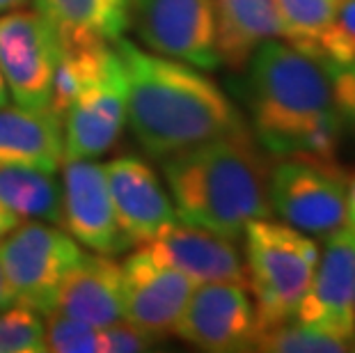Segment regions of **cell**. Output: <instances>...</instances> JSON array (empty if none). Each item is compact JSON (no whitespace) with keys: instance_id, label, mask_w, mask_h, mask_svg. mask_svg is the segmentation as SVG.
Returning a JSON list of instances; mask_svg holds the SVG:
<instances>
[{"instance_id":"9","label":"cell","mask_w":355,"mask_h":353,"mask_svg":"<svg viewBox=\"0 0 355 353\" xmlns=\"http://www.w3.org/2000/svg\"><path fill=\"white\" fill-rule=\"evenodd\" d=\"M257 333L254 300L239 282L195 284L175 328L179 340L209 353L254 351Z\"/></svg>"},{"instance_id":"26","label":"cell","mask_w":355,"mask_h":353,"mask_svg":"<svg viewBox=\"0 0 355 353\" xmlns=\"http://www.w3.org/2000/svg\"><path fill=\"white\" fill-rule=\"evenodd\" d=\"M323 64L355 62V0H339L319 46Z\"/></svg>"},{"instance_id":"14","label":"cell","mask_w":355,"mask_h":353,"mask_svg":"<svg viewBox=\"0 0 355 353\" xmlns=\"http://www.w3.org/2000/svg\"><path fill=\"white\" fill-rule=\"evenodd\" d=\"M138 248L163 264L177 268L195 284L239 282L248 287L245 259L241 257L234 239L198 225L172 221Z\"/></svg>"},{"instance_id":"31","label":"cell","mask_w":355,"mask_h":353,"mask_svg":"<svg viewBox=\"0 0 355 353\" xmlns=\"http://www.w3.org/2000/svg\"><path fill=\"white\" fill-rule=\"evenodd\" d=\"M14 300H17V298H14L10 284H7V280H5L3 266H0V310H3V307H7V305H12Z\"/></svg>"},{"instance_id":"23","label":"cell","mask_w":355,"mask_h":353,"mask_svg":"<svg viewBox=\"0 0 355 353\" xmlns=\"http://www.w3.org/2000/svg\"><path fill=\"white\" fill-rule=\"evenodd\" d=\"M254 351L263 353H344L349 344L323 330L307 326L296 317L266 326L257 333Z\"/></svg>"},{"instance_id":"17","label":"cell","mask_w":355,"mask_h":353,"mask_svg":"<svg viewBox=\"0 0 355 353\" xmlns=\"http://www.w3.org/2000/svg\"><path fill=\"white\" fill-rule=\"evenodd\" d=\"M64 159L62 117L51 108L0 106V165L55 172Z\"/></svg>"},{"instance_id":"12","label":"cell","mask_w":355,"mask_h":353,"mask_svg":"<svg viewBox=\"0 0 355 353\" xmlns=\"http://www.w3.org/2000/svg\"><path fill=\"white\" fill-rule=\"evenodd\" d=\"M195 282L142 248L122 261V319L154 340L175 335Z\"/></svg>"},{"instance_id":"19","label":"cell","mask_w":355,"mask_h":353,"mask_svg":"<svg viewBox=\"0 0 355 353\" xmlns=\"http://www.w3.org/2000/svg\"><path fill=\"white\" fill-rule=\"evenodd\" d=\"M58 35L117 42L131 28V0H35Z\"/></svg>"},{"instance_id":"4","label":"cell","mask_w":355,"mask_h":353,"mask_svg":"<svg viewBox=\"0 0 355 353\" xmlns=\"http://www.w3.org/2000/svg\"><path fill=\"white\" fill-rule=\"evenodd\" d=\"M243 236L248 289L259 330L293 319L312 282L319 243L305 232L270 218L250 221Z\"/></svg>"},{"instance_id":"11","label":"cell","mask_w":355,"mask_h":353,"mask_svg":"<svg viewBox=\"0 0 355 353\" xmlns=\"http://www.w3.org/2000/svg\"><path fill=\"white\" fill-rule=\"evenodd\" d=\"M62 223L60 227L92 252L115 255L131 248L117 223L105 165L96 159L62 161Z\"/></svg>"},{"instance_id":"7","label":"cell","mask_w":355,"mask_h":353,"mask_svg":"<svg viewBox=\"0 0 355 353\" xmlns=\"http://www.w3.org/2000/svg\"><path fill=\"white\" fill-rule=\"evenodd\" d=\"M60 49L55 26L40 10L0 14V74L19 106L49 108Z\"/></svg>"},{"instance_id":"10","label":"cell","mask_w":355,"mask_h":353,"mask_svg":"<svg viewBox=\"0 0 355 353\" xmlns=\"http://www.w3.org/2000/svg\"><path fill=\"white\" fill-rule=\"evenodd\" d=\"M126 124V78L117 51L62 117L64 159H99L115 147ZM62 159V161H64Z\"/></svg>"},{"instance_id":"13","label":"cell","mask_w":355,"mask_h":353,"mask_svg":"<svg viewBox=\"0 0 355 353\" xmlns=\"http://www.w3.org/2000/svg\"><path fill=\"white\" fill-rule=\"evenodd\" d=\"M296 319L351 347L355 335V236L346 227L326 236Z\"/></svg>"},{"instance_id":"1","label":"cell","mask_w":355,"mask_h":353,"mask_svg":"<svg viewBox=\"0 0 355 353\" xmlns=\"http://www.w3.org/2000/svg\"><path fill=\"white\" fill-rule=\"evenodd\" d=\"M115 51L126 78V124L154 159L227 133L241 115L202 69L140 49L119 37Z\"/></svg>"},{"instance_id":"28","label":"cell","mask_w":355,"mask_h":353,"mask_svg":"<svg viewBox=\"0 0 355 353\" xmlns=\"http://www.w3.org/2000/svg\"><path fill=\"white\" fill-rule=\"evenodd\" d=\"M332 83L335 103L344 119L355 126V62L349 64H326Z\"/></svg>"},{"instance_id":"27","label":"cell","mask_w":355,"mask_h":353,"mask_svg":"<svg viewBox=\"0 0 355 353\" xmlns=\"http://www.w3.org/2000/svg\"><path fill=\"white\" fill-rule=\"evenodd\" d=\"M103 335V344H105V353H138V351H149L154 349V340L152 335H147L145 330L131 326L128 321H115L110 326L101 328Z\"/></svg>"},{"instance_id":"6","label":"cell","mask_w":355,"mask_h":353,"mask_svg":"<svg viewBox=\"0 0 355 353\" xmlns=\"http://www.w3.org/2000/svg\"><path fill=\"white\" fill-rule=\"evenodd\" d=\"M83 257L80 243L60 225L26 221L0 241V266L19 303L46 314L67 273Z\"/></svg>"},{"instance_id":"21","label":"cell","mask_w":355,"mask_h":353,"mask_svg":"<svg viewBox=\"0 0 355 353\" xmlns=\"http://www.w3.org/2000/svg\"><path fill=\"white\" fill-rule=\"evenodd\" d=\"M60 44H62V49H60V60L55 67V76H53L49 108L55 115L64 117V112L76 101V96L101 71L105 60L112 53V46H108V42L96 40V37L73 35L60 37Z\"/></svg>"},{"instance_id":"29","label":"cell","mask_w":355,"mask_h":353,"mask_svg":"<svg viewBox=\"0 0 355 353\" xmlns=\"http://www.w3.org/2000/svg\"><path fill=\"white\" fill-rule=\"evenodd\" d=\"M346 230L355 236V175L349 177V191H346Z\"/></svg>"},{"instance_id":"34","label":"cell","mask_w":355,"mask_h":353,"mask_svg":"<svg viewBox=\"0 0 355 353\" xmlns=\"http://www.w3.org/2000/svg\"><path fill=\"white\" fill-rule=\"evenodd\" d=\"M351 351H355V335H353V340H351V347H349Z\"/></svg>"},{"instance_id":"22","label":"cell","mask_w":355,"mask_h":353,"mask_svg":"<svg viewBox=\"0 0 355 353\" xmlns=\"http://www.w3.org/2000/svg\"><path fill=\"white\" fill-rule=\"evenodd\" d=\"M282 40L293 49L319 60V46L326 35L339 0H273Z\"/></svg>"},{"instance_id":"3","label":"cell","mask_w":355,"mask_h":353,"mask_svg":"<svg viewBox=\"0 0 355 353\" xmlns=\"http://www.w3.org/2000/svg\"><path fill=\"white\" fill-rule=\"evenodd\" d=\"M177 221L227 239L254 218H268V165L243 122L227 133L163 159Z\"/></svg>"},{"instance_id":"32","label":"cell","mask_w":355,"mask_h":353,"mask_svg":"<svg viewBox=\"0 0 355 353\" xmlns=\"http://www.w3.org/2000/svg\"><path fill=\"white\" fill-rule=\"evenodd\" d=\"M30 0H0V14L19 10V7H26Z\"/></svg>"},{"instance_id":"8","label":"cell","mask_w":355,"mask_h":353,"mask_svg":"<svg viewBox=\"0 0 355 353\" xmlns=\"http://www.w3.org/2000/svg\"><path fill=\"white\" fill-rule=\"evenodd\" d=\"M131 26L152 53L202 71L220 67L214 0H131Z\"/></svg>"},{"instance_id":"24","label":"cell","mask_w":355,"mask_h":353,"mask_svg":"<svg viewBox=\"0 0 355 353\" xmlns=\"http://www.w3.org/2000/svg\"><path fill=\"white\" fill-rule=\"evenodd\" d=\"M0 353H46L44 314L19 300L0 310Z\"/></svg>"},{"instance_id":"18","label":"cell","mask_w":355,"mask_h":353,"mask_svg":"<svg viewBox=\"0 0 355 353\" xmlns=\"http://www.w3.org/2000/svg\"><path fill=\"white\" fill-rule=\"evenodd\" d=\"M216 49L220 64L241 71L257 46L268 40H282L273 0H214Z\"/></svg>"},{"instance_id":"5","label":"cell","mask_w":355,"mask_h":353,"mask_svg":"<svg viewBox=\"0 0 355 353\" xmlns=\"http://www.w3.org/2000/svg\"><path fill=\"white\" fill-rule=\"evenodd\" d=\"M346 191L349 175L332 156L284 154L268 170L270 212L309 236L346 227Z\"/></svg>"},{"instance_id":"2","label":"cell","mask_w":355,"mask_h":353,"mask_svg":"<svg viewBox=\"0 0 355 353\" xmlns=\"http://www.w3.org/2000/svg\"><path fill=\"white\" fill-rule=\"evenodd\" d=\"M245 67L257 140L275 156H335L344 117L326 64L284 40H268Z\"/></svg>"},{"instance_id":"30","label":"cell","mask_w":355,"mask_h":353,"mask_svg":"<svg viewBox=\"0 0 355 353\" xmlns=\"http://www.w3.org/2000/svg\"><path fill=\"white\" fill-rule=\"evenodd\" d=\"M19 223H21L19 218L14 216V214L10 212V209H7V207L3 205V202H0V241H3V239H5L7 234H10V232H12L14 227H17Z\"/></svg>"},{"instance_id":"20","label":"cell","mask_w":355,"mask_h":353,"mask_svg":"<svg viewBox=\"0 0 355 353\" xmlns=\"http://www.w3.org/2000/svg\"><path fill=\"white\" fill-rule=\"evenodd\" d=\"M0 202L19 221L62 223V182L51 170L0 165Z\"/></svg>"},{"instance_id":"25","label":"cell","mask_w":355,"mask_h":353,"mask_svg":"<svg viewBox=\"0 0 355 353\" xmlns=\"http://www.w3.org/2000/svg\"><path fill=\"white\" fill-rule=\"evenodd\" d=\"M46 351L53 353H105L101 328L83 324L78 319L51 312L44 317Z\"/></svg>"},{"instance_id":"16","label":"cell","mask_w":355,"mask_h":353,"mask_svg":"<svg viewBox=\"0 0 355 353\" xmlns=\"http://www.w3.org/2000/svg\"><path fill=\"white\" fill-rule=\"evenodd\" d=\"M51 312L94 328L122 321V264L108 255L83 252L60 284Z\"/></svg>"},{"instance_id":"15","label":"cell","mask_w":355,"mask_h":353,"mask_svg":"<svg viewBox=\"0 0 355 353\" xmlns=\"http://www.w3.org/2000/svg\"><path fill=\"white\" fill-rule=\"evenodd\" d=\"M105 175L117 223L131 248L145 243L158 230L177 221L170 193L147 161L133 154L117 156L105 163Z\"/></svg>"},{"instance_id":"33","label":"cell","mask_w":355,"mask_h":353,"mask_svg":"<svg viewBox=\"0 0 355 353\" xmlns=\"http://www.w3.org/2000/svg\"><path fill=\"white\" fill-rule=\"evenodd\" d=\"M5 103H10V92H7L5 78H3V74H0V106H5Z\"/></svg>"}]
</instances>
